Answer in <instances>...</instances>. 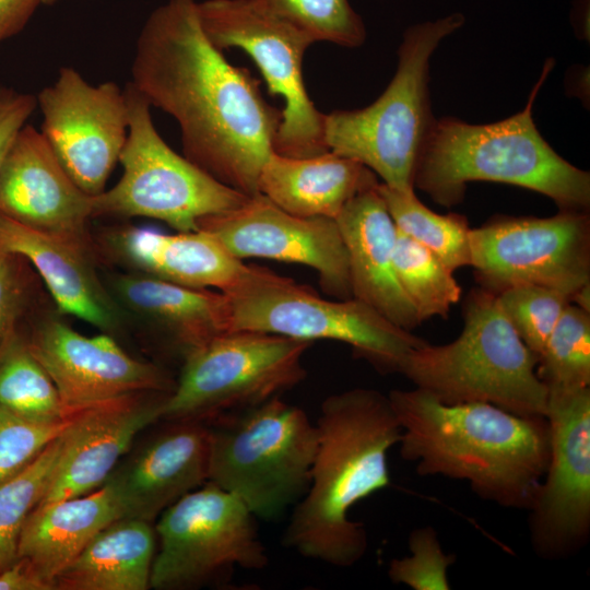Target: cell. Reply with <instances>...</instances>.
I'll list each match as a JSON object with an SVG mask.
<instances>
[{
    "instance_id": "cb8c5ba5",
    "label": "cell",
    "mask_w": 590,
    "mask_h": 590,
    "mask_svg": "<svg viewBox=\"0 0 590 590\" xmlns=\"http://www.w3.org/2000/svg\"><path fill=\"white\" fill-rule=\"evenodd\" d=\"M378 184L353 197L335 219L347 253L352 295L411 331L421 321L397 279L398 229Z\"/></svg>"
},
{
    "instance_id": "8fae6325",
    "label": "cell",
    "mask_w": 590,
    "mask_h": 590,
    "mask_svg": "<svg viewBox=\"0 0 590 590\" xmlns=\"http://www.w3.org/2000/svg\"><path fill=\"white\" fill-rule=\"evenodd\" d=\"M256 516L236 495L211 482L184 495L158 517L151 587L198 588L226 582L237 568L268 565Z\"/></svg>"
},
{
    "instance_id": "83f0119b",
    "label": "cell",
    "mask_w": 590,
    "mask_h": 590,
    "mask_svg": "<svg viewBox=\"0 0 590 590\" xmlns=\"http://www.w3.org/2000/svg\"><path fill=\"white\" fill-rule=\"evenodd\" d=\"M0 405L38 423L70 417L51 378L21 331L0 352Z\"/></svg>"
},
{
    "instance_id": "e575fe53",
    "label": "cell",
    "mask_w": 590,
    "mask_h": 590,
    "mask_svg": "<svg viewBox=\"0 0 590 590\" xmlns=\"http://www.w3.org/2000/svg\"><path fill=\"white\" fill-rule=\"evenodd\" d=\"M411 554L393 558L388 576L394 583H403L414 590H449L448 568L456 556L446 554L432 527H421L409 535Z\"/></svg>"
},
{
    "instance_id": "f546056e",
    "label": "cell",
    "mask_w": 590,
    "mask_h": 590,
    "mask_svg": "<svg viewBox=\"0 0 590 590\" xmlns=\"http://www.w3.org/2000/svg\"><path fill=\"white\" fill-rule=\"evenodd\" d=\"M393 262L397 279L418 320L447 318L451 306L461 298V287L453 271L434 252L400 231L397 232Z\"/></svg>"
},
{
    "instance_id": "9c48e42d",
    "label": "cell",
    "mask_w": 590,
    "mask_h": 590,
    "mask_svg": "<svg viewBox=\"0 0 590 590\" xmlns=\"http://www.w3.org/2000/svg\"><path fill=\"white\" fill-rule=\"evenodd\" d=\"M128 134L120 154L122 175L93 197V219L148 217L176 232L198 229L202 217L232 210L246 196L176 153L157 132L151 104L129 81L125 88Z\"/></svg>"
},
{
    "instance_id": "5b68a950",
    "label": "cell",
    "mask_w": 590,
    "mask_h": 590,
    "mask_svg": "<svg viewBox=\"0 0 590 590\" xmlns=\"http://www.w3.org/2000/svg\"><path fill=\"white\" fill-rule=\"evenodd\" d=\"M538 355L520 339L497 295L476 287L463 307V328L450 343L413 347L398 373L441 402L491 403L521 416H545L547 389Z\"/></svg>"
},
{
    "instance_id": "d590c367",
    "label": "cell",
    "mask_w": 590,
    "mask_h": 590,
    "mask_svg": "<svg viewBox=\"0 0 590 590\" xmlns=\"http://www.w3.org/2000/svg\"><path fill=\"white\" fill-rule=\"evenodd\" d=\"M69 418L57 423H38L24 418L0 405V482L25 467L68 427Z\"/></svg>"
},
{
    "instance_id": "7a4b0ae2",
    "label": "cell",
    "mask_w": 590,
    "mask_h": 590,
    "mask_svg": "<svg viewBox=\"0 0 590 590\" xmlns=\"http://www.w3.org/2000/svg\"><path fill=\"white\" fill-rule=\"evenodd\" d=\"M315 425L309 484L295 504L283 543L304 557L346 568L368 546L364 526L350 518V510L390 484L388 453L401 427L388 394L370 388L330 394Z\"/></svg>"
},
{
    "instance_id": "f1b7e54d",
    "label": "cell",
    "mask_w": 590,
    "mask_h": 590,
    "mask_svg": "<svg viewBox=\"0 0 590 590\" xmlns=\"http://www.w3.org/2000/svg\"><path fill=\"white\" fill-rule=\"evenodd\" d=\"M378 191L401 233L434 252L451 271L471 264L470 231L465 216L438 214L416 197L382 182Z\"/></svg>"
},
{
    "instance_id": "277c9868",
    "label": "cell",
    "mask_w": 590,
    "mask_h": 590,
    "mask_svg": "<svg viewBox=\"0 0 590 590\" xmlns=\"http://www.w3.org/2000/svg\"><path fill=\"white\" fill-rule=\"evenodd\" d=\"M553 67L548 59L526 107L504 120L471 125L458 118L435 121L417 162L414 187L451 206L470 181L509 184L552 199L559 210L586 211L590 174L558 155L539 132L532 109Z\"/></svg>"
},
{
    "instance_id": "4316f807",
    "label": "cell",
    "mask_w": 590,
    "mask_h": 590,
    "mask_svg": "<svg viewBox=\"0 0 590 590\" xmlns=\"http://www.w3.org/2000/svg\"><path fill=\"white\" fill-rule=\"evenodd\" d=\"M151 522L120 518L101 530L56 577L58 590H146L155 557Z\"/></svg>"
},
{
    "instance_id": "4dcf8cb0",
    "label": "cell",
    "mask_w": 590,
    "mask_h": 590,
    "mask_svg": "<svg viewBox=\"0 0 590 590\" xmlns=\"http://www.w3.org/2000/svg\"><path fill=\"white\" fill-rule=\"evenodd\" d=\"M63 433L22 471L0 482V571L17 559L22 529L54 476L63 448Z\"/></svg>"
},
{
    "instance_id": "ab89813d",
    "label": "cell",
    "mask_w": 590,
    "mask_h": 590,
    "mask_svg": "<svg viewBox=\"0 0 590 590\" xmlns=\"http://www.w3.org/2000/svg\"><path fill=\"white\" fill-rule=\"evenodd\" d=\"M54 585L45 580L24 558L17 559L0 571V590H51Z\"/></svg>"
},
{
    "instance_id": "2e32d148",
    "label": "cell",
    "mask_w": 590,
    "mask_h": 590,
    "mask_svg": "<svg viewBox=\"0 0 590 590\" xmlns=\"http://www.w3.org/2000/svg\"><path fill=\"white\" fill-rule=\"evenodd\" d=\"M238 259L264 258L314 269L324 293L353 298L347 253L334 219L304 217L284 211L261 193L238 206L198 221Z\"/></svg>"
},
{
    "instance_id": "52a82bcc",
    "label": "cell",
    "mask_w": 590,
    "mask_h": 590,
    "mask_svg": "<svg viewBox=\"0 0 590 590\" xmlns=\"http://www.w3.org/2000/svg\"><path fill=\"white\" fill-rule=\"evenodd\" d=\"M206 425L209 482L266 520L300 499L317 446L316 425L304 410L274 397Z\"/></svg>"
},
{
    "instance_id": "d6986e66",
    "label": "cell",
    "mask_w": 590,
    "mask_h": 590,
    "mask_svg": "<svg viewBox=\"0 0 590 590\" xmlns=\"http://www.w3.org/2000/svg\"><path fill=\"white\" fill-rule=\"evenodd\" d=\"M168 394L140 392L72 413L56 471L37 506L101 487L137 435L163 418Z\"/></svg>"
},
{
    "instance_id": "7402d4cb",
    "label": "cell",
    "mask_w": 590,
    "mask_h": 590,
    "mask_svg": "<svg viewBox=\"0 0 590 590\" xmlns=\"http://www.w3.org/2000/svg\"><path fill=\"white\" fill-rule=\"evenodd\" d=\"M98 249L103 259L110 253L134 272L222 293L241 283L252 268L232 255L213 235L199 228L166 234L123 226L108 231Z\"/></svg>"
},
{
    "instance_id": "836d02e7",
    "label": "cell",
    "mask_w": 590,
    "mask_h": 590,
    "mask_svg": "<svg viewBox=\"0 0 590 590\" xmlns=\"http://www.w3.org/2000/svg\"><path fill=\"white\" fill-rule=\"evenodd\" d=\"M496 295L520 339L536 355L570 304L566 294L538 285L511 286Z\"/></svg>"
},
{
    "instance_id": "ac0fdd59",
    "label": "cell",
    "mask_w": 590,
    "mask_h": 590,
    "mask_svg": "<svg viewBox=\"0 0 590 590\" xmlns=\"http://www.w3.org/2000/svg\"><path fill=\"white\" fill-rule=\"evenodd\" d=\"M0 213L72 240L102 258L90 231L93 196L73 181L32 125L19 131L0 167Z\"/></svg>"
},
{
    "instance_id": "1f68e13d",
    "label": "cell",
    "mask_w": 590,
    "mask_h": 590,
    "mask_svg": "<svg viewBox=\"0 0 590 590\" xmlns=\"http://www.w3.org/2000/svg\"><path fill=\"white\" fill-rule=\"evenodd\" d=\"M547 391L590 387V312L569 304L538 355Z\"/></svg>"
},
{
    "instance_id": "f35d334b",
    "label": "cell",
    "mask_w": 590,
    "mask_h": 590,
    "mask_svg": "<svg viewBox=\"0 0 590 590\" xmlns=\"http://www.w3.org/2000/svg\"><path fill=\"white\" fill-rule=\"evenodd\" d=\"M44 0H0V43L26 26Z\"/></svg>"
},
{
    "instance_id": "7c38bea8",
    "label": "cell",
    "mask_w": 590,
    "mask_h": 590,
    "mask_svg": "<svg viewBox=\"0 0 590 590\" xmlns=\"http://www.w3.org/2000/svg\"><path fill=\"white\" fill-rule=\"evenodd\" d=\"M202 28L220 50L239 48L261 71L268 90L284 102L273 151L309 157L329 151L324 114L310 99L303 59L312 40L275 13L264 0H204L198 2Z\"/></svg>"
},
{
    "instance_id": "44dd1931",
    "label": "cell",
    "mask_w": 590,
    "mask_h": 590,
    "mask_svg": "<svg viewBox=\"0 0 590 590\" xmlns=\"http://www.w3.org/2000/svg\"><path fill=\"white\" fill-rule=\"evenodd\" d=\"M0 250L17 253L36 270L60 314L116 334L126 314L97 273L102 258L67 238L40 232L0 213Z\"/></svg>"
},
{
    "instance_id": "d6a6232c",
    "label": "cell",
    "mask_w": 590,
    "mask_h": 590,
    "mask_svg": "<svg viewBox=\"0 0 590 590\" xmlns=\"http://www.w3.org/2000/svg\"><path fill=\"white\" fill-rule=\"evenodd\" d=\"M312 43L355 48L366 40V27L349 0H264Z\"/></svg>"
},
{
    "instance_id": "6da1fadb",
    "label": "cell",
    "mask_w": 590,
    "mask_h": 590,
    "mask_svg": "<svg viewBox=\"0 0 590 590\" xmlns=\"http://www.w3.org/2000/svg\"><path fill=\"white\" fill-rule=\"evenodd\" d=\"M131 82L177 121L187 160L246 196L259 193L282 110L210 42L196 0H167L152 11L135 43Z\"/></svg>"
},
{
    "instance_id": "484cf974",
    "label": "cell",
    "mask_w": 590,
    "mask_h": 590,
    "mask_svg": "<svg viewBox=\"0 0 590 590\" xmlns=\"http://www.w3.org/2000/svg\"><path fill=\"white\" fill-rule=\"evenodd\" d=\"M120 518V508L106 484L84 495L37 506L22 529L17 557L55 587L56 577L88 542Z\"/></svg>"
},
{
    "instance_id": "603a6c76",
    "label": "cell",
    "mask_w": 590,
    "mask_h": 590,
    "mask_svg": "<svg viewBox=\"0 0 590 590\" xmlns=\"http://www.w3.org/2000/svg\"><path fill=\"white\" fill-rule=\"evenodd\" d=\"M107 286L123 312L143 321L181 362L231 331L228 297L220 291L182 286L138 272L116 273Z\"/></svg>"
},
{
    "instance_id": "9a60e30c",
    "label": "cell",
    "mask_w": 590,
    "mask_h": 590,
    "mask_svg": "<svg viewBox=\"0 0 590 590\" xmlns=\"http://www.w3.org/2000/svg\"><path fill=\"white\" fill-rule=\"evenodd\" d=\"M36 101L40 132L66 172L85 193H102L127 140L123 88L111 81L93 85L74 68L61 67Z\"/></svg>"
},
{
    "instance_id": "4fadbf2b",
    "label": "cell",
    "mask_w": 590,
    "mask_h": 590,
    "mask_svg": "<svg viewBox=\"0 0 590 590\" xmlns=\"http://www.w3.org/2000/svg\"><path fill=\"white\" fill-rule=\"evenodd\" d=\"M471 267L495 294L538 285L571 297L590 283V219L559 210L550 217H499L470 231Z\"/></svg>"
},
{
    "instance_id": "ffe728a7",
    "label": "cell",
    "mask_w": 590,
    "mask_h": 590,
    "mask_svg": "<svg viewBox=\"0 0 590 590\" xmlns=\"http://www.w3.org/2000/svg\"><path fill=\"white\" fill-rule=\"evenodd\" d=\"M168 424L117 465L104 484L122 518L152 522L170 505L208 482L209 428L194 420Z\"/></svg>"
},
{
    "instance_id": "8d00e7d4",
    "label": "cell",
    "mask_w": 590,
    "mask_h": 590,
    "mask_svg": "<svg viewBox=\"0 0 590 590\" xmlns=\"http://www.w3.org/2000/svg\"><path fill=\"white\" fill-rule=\"evenodd\" d=\"M35 274L17 253L0 250V352L21 330L34 303Z\"/></svg>"
},
{
    "instance_id": "d4e9b609",
    "label": "cell",
    "mask_w": 590,
    "mask_h": 590,
    "mask_svg": "<svg viewBox=\"0 0 590 590\" xmlns=\"http://www.w3.org/2000/svg\"><path fill=\"white\" fill-rule=\"evenodd\" d=\"M377 182L365 165L332 151L309 157L273 151L261 169L258 191L294 215L335 220L353 197Z\"/></svg>"
},
{
    "instance_id": "3957f363",
    "label": "cell",
    "mask_w": 590,
    "mask_h": 590,
    "mask_svg": "<svg viewBox=\"0 0 590 590\" xmlns=\"http://www.w3.org/2000/svg\"><path fill=\"white\" fill-rule=\"evenodd\" d=\"M402 459L420 475L467 481L481 498L528 509L548 462L545 416L484 402L449 404L420 388L391 390Z\"/></svg>"
},
{
    "instance_id": "8992f818",
    "label": "cell",
    "mask_w": 590,
    "mask_h": 590,
    "mask_svg": "<svg viewBox=\"0 0 590 590\" xmlns=\"http://www.w3.org/2000/svg\"><path fill=\"white\" fill-rule=\"evenodd\" d=\"M465 22L460 12L416 23L403 33L398 68L369 106L324 114L329 151L353 158L401 192L414 191L417 162L436 119L429 101V60Z\"/></svg>"
},
{
    "instance_id": "5bb4252c",
    "label": "cell",
    "mask_w": 590,
    "mask_h": 590,
    "mask_svg": "<svg viewBox=\"0 0 590 590\" xmlns=\"http://www.w3.org/2000/svg\"><path fill=\"white\" fill-rule=\"evenodd\" d=\"M550 456L529 504L533 551L545 559L576 554L590 534V387L547 391Z\"/></svg>"
},
{
    "instance_id": "30bf717a",
    "label": "cell",
    "mask_w": 590,
    "mask_h": 590,
    "mask_svg": "<svg viewBox=\"0 0 590 590\" xmlns=\"http://www.w3.org/2000/svg\"><path fill=\"white\" fill-rule=\"evenodd\" d=\"M311 342L260 331L224 332L181 362L162 420L209 423L280 397L306 378Z\"/></svg>"
},
{
    "instance_id": "ba28073f",
    "label": "cell",
    "mask_w": 590,
    "mask_h": 590,
    "mask_svg": "<svg viewBox=\"0 0 590 590\" xmlns=\"http://www.w3.org/2000/svg\"><path fill=\"white\" fill-rule=\"evenodd\" d=\"M224 294L229 302L231 331H260L311 343L343 342L385 373H398L409 351L425 342L356 298L328 299L257 266Z\"/></svg>"
},
{
    "instance_id": "b9f144b4",
    "label": "cell",
    "mask_w": 590,
    "mask_h": 590,
    "mask_svg": "<svg viewBox=\"0 0 590 590\" xmlns=\"http://www.w3.org/2000/svg\"><path fill=\"white\" fill-rule=\"evenodd\" d=\"M57 1H59V0H44V4L51 5V4L56 3Z\"/></svg>"
},
{
    "instance_id": "74e56055",
    "label": "cell",
    "mask_w": 590,
    "mask_h": 590,
    "mask_svg": "<svg viewBox=\"0 0 590 590\" xmlns=\"http://www.w3.org/2000/svg\"><path fill=\"white\" fill-rule=\"evenodd\" d=\"M36 107L35 95L0 87V167L16 134Z\"/></svg>"
},
{
    "instance_id": "e0dca14e",
    "label": "cell",
    "mask_w": 590,
    "mask_h": 590,
    "mask_svg": "<svg viewBox=\"0 0 590 590\" xmlns=\"http://www.w3.org/2000/svg\"><path fill=\"white\" fill-rule=\"evenodd\" d=\"M25 338L69 415L125 396L174 389L163 368L134 358L114 335L81 334L56 314L37 317Z\"/></svg>"
},
{
    "instance_id": "60d3db41",
    "label": "cell",
    "mask_w": 590,
    "mask_h": 590,
    "mask_svg": "<svg viewBox=\"0 0 590 590\" xmlns=\"http://www.w3.org/2000/svg\"><path fill=\"white\" fill-rule=\"evenodd\" d=\"M570 303L590 312V283L578 288L570 297Z\"/></svg>"
}]
</instances>
